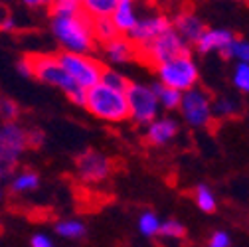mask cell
I'll list each match as a JSON object with an SVG mask.
<instances>
[{
	"mask_svg": "<svg viewBox=\"0 0 249 247\" xmlns=\"http://www.w3.org/2000/svg\"><path fill=\"white\" fill-rule=\"evenodd\" d=\"M18 70L26 77H36V79H40L44 83H50L53 87L64 89L73 103L83 107L85 91L79 89L70 79V75L64 71V68L59 66L57 55H53V53H26L18 61Z\"/></svg>",
	"mask_w": 249,
	"mask_h": 247,
	"instance_id": "1",
	"label": "cell"
},
{
	"mask_svg": "<svg viewBox=\"0 0 249 247\" xmlns=\"http://www.w3.org/2000/svg\"><path fill=\"white\" fill-rule=\"evenodd\" d=\"M53 34L59 44L71 53H85L91 48H95V38H93V20L85 14L73 16H57L52 22Z\"/></svg>",
	"mask_w": 249,
	"mask_h": 247,
	"instance_id": "2",
	"label": "cell"
},
{
	"mask_svg": "<svg viewBox=\"0 0 249 247\" xmlns=\"http://www.w3.org/2000/svg\"><path fill=\"white\" fill-rule=\"evenodd\" d=\"M83 107L91 115H95L97 119H103L107 123H123L131 117L124 91L111 89L103 83H97L95 87L85 91Z\"/></svg>",
	"mask_w": 249,
	"mask_h": 247,
	"instance_id": "3",
	"label": "cell"
},
{
	"mask_svg": "<svg viewBox=\"0 0 249 247\" xmlns=\"http://www.w3.org/2000/svg\"><path fill=\"white\" fill-rule=\"evenodd\" d=\"M59 66L70 75V79L83 91L95 87L101 81V75L105 71V66L95 57H89L85 53H71V52H61L57 53Z\"/></svg>",
	"mask_w": 249,
	"mask_h": 247,
	"instance_id": "4",
	"label": "cell"
},
{
	"mask_svg": "<svg viewBox=\"0 0 249 247\" xmlns=\"http://www.w3.org/2000/svg\"><path fill=\"white\" fill-rule=\"evenodd\" d=\"M182 55H190V50L172 28L168 32H164L162 36H159L157 40H152L144 46H137V57L154 70L160 64H164V61H170V59L182 57Z\"/></svg>",
	"mask_w": 249,
	"mask_h": 247,
	"instance_id": "5",
	"label": "cell"
},
{
	"mask_svg": "<svg viewBox=\"0 0 249 247\" xmlns=\"http://www.w3.org/2000/svg\"><path fill=\"white\" fill-rule=\"evenodd\" d=\"M159 75H160V83L178 91V93H186V91L194 89L196 81H198V68L190 59V55H182V57H174L170 61H164L157 68Z\"/></svg>",
	"mask_w": 249,
	"mask_h": 247,
	"instance_id": "6",
	"label": "cell"
},
{
	"mask_svg": "<svg viewBox=\"0 0 249 247\" xmlns=\"http://www.w3.org/2000/svg\"><path fill=\"white\" fill-rule=\"evenodd\" d=\"M124 95H127V103H129V115L139 125H146V123H152L157 119L159 101H157V95H154L152 87L129 83Z\"/></svg>",
	"mask_w": 249,
	"mask_h": 247,
	"instance_id": "7",
	"label": "cell"
},
{
	"mask_svg": "<svg viewBox=\"0 0 249 247\" xmlns=\"http://www.w3.org/2000/svg\"><path fill=\"white\" fill-rule=\"evenodd\" d=\"M178 109L192 127H208L212 123V99L202 89H190L182 93Z\"/></svg>",
	"mask_w": 249,
	"mask_h": 247,
	"instance_id": "8",
	"label": "cell"
},
{
	"mask_svg": "<svg viewBox=\"0 0 249 247\" xmlns=\"http://www.w3.org/2000/svg\"><path fill=\"white\" fill-rule=\"evenodd\" d=\"M75 168L83 182L95 184L111 176V172L115 170V162L99 150H85L75 159Z\"/></svg>",
	"mask_w": 249,
	"mask_h": 247,
	"instance_id": "9",
	"label": "cell"
},
{
	"mask_svg": "<svg viewBox=\"0 0 249 247\" xmlns=\"http://www.w3.org/2000/svg\"><path fill=\"white\" fill-rule=\"evenodd\" d=\"M170 28L172 26H170V20L166 16H148V18L137 22V26L129 34V40L135 46H144L152 40H157L159 36H162L164 32H168Z\"/></svg>",
	"mask_w": 249,
	"mask_h": 247,
	"instance_id": "10",
	"label": "cell"
},
{
	"mask_svg": "<svg viewBox=\"0 0 249 247\" xmlns=\"http://www.w3.org/2000/svg\"><path fill=\"white\" fill-rule=\"evenodd\" d=\"M28 148V131L18 127L16 123H6L0 129V150L18 159V154Z\"/></svg>",
	"mask_w": 249,
	"mask_h": 247,
	"instance_id": "11",
	"label": "cell"
},
{
	"mask_svg": "<svg viewBox=\"0 0 249 247\" xmlns=\"http://www.w3.org/2000/svg\"><path fill=\"white\" fill-rule=\"evenodd\" d=\"M174 32L182 38V40H186V42H192V44H196L200 38H202V34L206 32V26H204V22L194 14V12H180L178 16H176V20H174Z\"/></svg>",
	"mask_w": 249,
	"mask_h": 247,
	"instance_id": "12",
	"label": "cell"
},
{
	"mask_svg": "<svg viewBox=\"0 0 249 247\" xmlns=\"http://www.w3.org/2000/svg\"><path fill=\"white\" fill-rule=\"evenodd\" d=\"M178 133V125L172 119H160V121H152L150 127L144 135V142L148 146H162L170 142Z\"/></svg>",
	"mask_w": 249,
	"mask_h": 247,
	"instance_id": "13",
	"label": "cell"
},
{
	"mask_svg": "<svg viewBox=\"0 0 249 247\" xmlns=\"http://www.w3.org/2000/svg\"><path fill=\"white\" fill-rule=\"evenodd\" d=\"M111 22L119 34H131V30L139 22L133 10V2H129V0H117V8L111 14Z\"/></svg>",
	"mask_w": 249,
	"mask_h": 247,
	"instance_id": "14",
	"label": "cell"
},
{
	"mask_svg": "<svg viewBox=\"0 0 249 247\" xmlns=\"http://www.w3.org/2000/svg\"><path fill=\"white\" fill-rule=\"evenodd\" d=\"M233 34L228 30H206L202 34V38L196 42L198 44V52L200 53H208V52H224L231 42H233Z\"/></svg>",
	"mask_w": 249,
	"mask_h": 247,
	"instance_id": "15",
	"label": "cell"
},
{
	"mask_svg": "<svg viewBox=\"0 0 249 247\" xmlns=\"http://www.w3.org/2000/svg\"><path fill=\"white\" fill-rule=\"evenodd\" d=\"M105 52L113 61H129L133 57H137V46L124 36H117L115 40H111L109 44H105Z\"/></svg>",
	"mask_w": 249,
	"mask_h": 247,
	"instance_id": "16",
	"label": "cell"
},
{
	"mask_svg": "<svg viewBox=\"0 0 249 247\" xmlns=\"http://www.w3.org/2000/svg\"><path fill=\"white\" fill-rule=\"evenodd\" d=\"M81 6L91 20H101L111 18L117 8V0H85V2H81Z\"/></svg>",
	"mask_w": 249,
	"mask_h": 247,
	"instance_id": "17",
	"label": "cell"
},
{
	"mask_svg": "<svg viewBox=\"0 0 249 247\" xmlns=\"http://www.w3.org/2000/svg\"><path fill=\"white\" fill-rule=\"evenodd\" d=\"M154 95H157V101L159 105H162L164 109H178L180 107V99H182V93H178V91L162 85V83H157L152 87Z\"/></svg>",
	"mask_w": 249,
	"mask_h": 247,
	"instance_id": "18",
	"label": "cell"
},
{
	"mask_svg": "<svg viewBox=\"0 0 249 247\" xmlns=\"http://www.w3.org/2000/svg\"><path fill=\"white\" fill-rule=\"evenodd\" d=\"M239 111V103L230 97L215 99L212 103V119H231Z\"/></svg>",
	"mask_w": 249,
	"mask_h": 247,
	"instance_id": "19",
	"label": "cell"
},
{
	"mask_svg": "<svg viewBox=\"0 0 249 247\" xmlns=\"http://www.w3.org/2000/svg\"><path fill=\"white\" fill-rule=\"evenodd\" d=\"M117 36H121L111 18H101V20H93V38H95V42H103V44H109L111 40H115Z\"/></svg>",
	"mask_w": 249,
	"mask_h": 247,
	"instance_id": "20",
	"label": "cell"
},
{
	"mask_svg": "<svg viewBox=\"0 0 249 247\" xmlns=\"http://www.w3.org/2000/svg\"><path fill=\"white\" fill-rule=\"evenodd\" d=\"M40 184V176L34 170H26L22 172L10 186V194H18V192H28V190H34Z\"/></svg>",
	"mask_w": 249,
	"mask_h": 247,
	"instance_id": "21",
	"label": "cell"
},
{
	"mask_svg": "<svg viewBox=\"0 0 249 247\" xmlns=\"http://www.w3.org/2000/svg\"><path fill=\"white\" fill-rule=\"evenodd\" d=\"M48 10L53 18H57V16L79 14V12H83V6H81V2H75V0H59V2H50Z\"/></svg>",
	"mask_w": 249,
	"mask_h": 247,
	"instance_id": "22",
	"label": "cell"
},
{
	"mask_svg": "<svg viewBox=\"0 0 249 247\" xmlns=\"http://www.w3.org/2000/svg\"><path fill=\"white\" fill-rule=\"evenodd\" d=\"M222 55H224L226 59H230V57H237L241 64H247V66H249V42L233 38V42L222 52Z\"/></svg>",
	"mask_w": 249,
	"mask_h": 247,
	"instance_id": "23",
	"label": "cell"
},
{
	"mask_svg": "<svg viewBox=\"0 0 249 247\" xmlns=\"http://www.w3.org/2000/svg\"><path fill=\"white\" fill-rule=\"evenodd\" d=\"M194 198H196V204H198V208L202 210V212H213L215 210V198H213V194H212V190L208 188V186H204V184H200V186L196 188V192H194Z\"/></svg>",
	"mask_w": 249,
	"mask_h": 247,
	"instance_id": "24",
	"label": "cell"
},
{
	"mask_svg": "<svg viewBox=\"0 0 249 247\" xmlns=\"http://www.w3.org/2000/svg\"><path fill=\"white\" fill-rule=\"evenodd\" d=\"M55 231L64 237L75 239V237H81L85 233V226L81 222H75V220H66V222L55 224Z\"/></svg>",
	"mask_w": 249,
	"mask_h": 247,
	"instance_id": "25",
	"label": "cell"
},
{
	"mask_svg": "<svg viewBox=\"0 0 249 247\" xmlns=\"http://www.w3.org/2000/svg\"><path fill=\"white\" fill-rule=\"evenodd\" d=\"M139 228L142 231V235L146 237H152V235H159V228H160V222L159 218L154 215L152 212H146L141 215V220H139Z\"/></svg>",
	"mask_w": 249,
	"mask_h": 247,
	"instance_id": "26",
	"label": "cell"
},
{
	"mask_svg": "<svg viewBox=\"0 0 249 247\" xmlns=\"http://www.w3.org/2000/svg\"><path fill=\"white\" fill-rule=\"evenodd\" d=\"M99 83H103V85H107L111 89H117V91H127V87H129V81L124 79L121 73H117L113 70H107V68H105Z\"/></svg>",
	"mask_w": 249,
	"mask_h": 247,
	"instance_id": "27",
	"label": "cell"
},
{
	"mask_svg": "<svg viewBox=\"0 0 249 247\" xmlns=\"http://www.w3.org/2000/svg\"><path fill=\"white\" fill-rule=\"evenodd\" d=\"M0 117H2L6 123H16V119L20 117V107L16 101L2 97L0 95Z\"/></svg>",
	"mask_w": 249,
	"mask_h": 247,
	"instance_id": "28",
	"label": "cell"
},
{
	"mask_svg": "<svg viewBox=\"0 0 249 247\" xmlns=\"http://www.w3.org/2000/svg\"><path fill=\"white\" fill-rule=\"evenodd\" d=\"M159 233H160V235H164V237H176V239H180V237H184V235H186V228H184L180 222L170 220V222L160 224Z\"/></svg>",
	"mask_w": 249,
	"mask_h": 247,
	"instance_id": "29",
	"label": "cell"
},
{
	"mask_svg": "<svg viewBox=\"0 0 249 247\" xmlns=\"http://www.w3.org/2000/svg\"><path fill=\"white\" fill-rule=\"evenodd\" d=\"M16 166H18V159L0 150V178H8L16 170Z\"/></svg>",
	"mask_w": 249,
	"mask_h": 247,
	"instance_id": "30",
	"label": "cell"
},
{
	"mask_svg": "<svg viewBox=\"0 0 249 247\" xmlns=\"http://www.w3.org/2000/svg\"><path fill=\"white\" fill-rule=\"evenodd\" d=\"M233 83H235V87L239 91H249V66L247 64H239L235 68Z\"/></svg>",
	"mask_w": 249,
	"mask_h": 247,
	"instance_id": "31",
	"label": "cell"
},
{
	"mask_svg": "<svg viewBox=\"0 0 249 247\" xmlns=\"http://www.w3.org/2000/svg\"><path fill=\"white\" fill-rule=\"evenodd\" d=\"M210 247H230V235L226 231H215L210 239Z\"/></svg>",
	"mask_w": 249,
	"mask_h": 247,
	"instance_id": "32",
	"label": "cell"
},
{
	"mask_svg": "<svg viewBox=\"0 0 249 247\" xmlns=\"http://www.w3.org/2000/svg\"><path fill=\"white\" fill-rule=\"evenodd\" d=\"M44 142V135L40 131H28V148H38Z\"/></svg>",
	"mask_w": 249,
	"mask_h": 247,
	"instance_id": "33",
	"label": "cell"
},
{
	"mask_svg": "<svg viewBox=\"0 0 249 247\" xmlns=\"http://www.w3.org/2000/svg\"><path fill=\"white\" fill-rule=\"evenodd\" d=\"M30 243H32V247H53V243L50 241V237H48V235H44V233L34 235Z\"/></svg>",
	"mask_w": 249,
	"mask_h": 247,
	"instance_id": "34",
	"label": "cell"
},
{
	"mask_svg": "<svg viewBox=\"0 0 249 247\" xmlns=\"http://www.w3.org/2000/svg\"><path fill=\"white\" fill-rule=\"evenodd\" d=\"M8 18H10V14H8V12H6L2 6H0V30L4 28V24L8 22Z\"/></svg>",
	"mask_w": 249,
	"mask_h": 247,
	"instance_id": "35",
	"label": "cell"
},
{
	"mask_svg": "<svg viewBox=\"0 0 249 247\" xmlns=\"http://www.w3.org/2000/svg\"><path fill=\"white\" fill-rule=\"evenodd\" d=\"M2 229H4V228H2V224H0V235H2Z\"/></svg>",
	"mask_w": 249,
	"mask_h": 247,
	"instance_id": "36",
	"label": "cell"
},
{
	"mask_svg": "<svg viewBox=\"0 0 249 247\" xmlns=\"http://www.w3.org/2000/svg\"><path fill=\"white\" fill-rule=\"evenodd\" d=\"M0 196H2V194H0Z\"/></svg>",
	"mask_w": 249,
	"mask_h": 247,
	"instance_id": "37",
	"label": "cell"
}]
</instances>
